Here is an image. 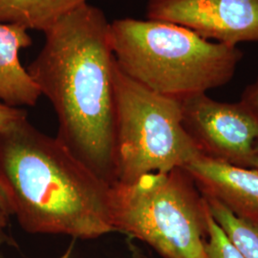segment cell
<instances>
[{
    "label": "cell",
    "instance_id": "6da1fadb",
    "mask_svg": "<svg viewBox=\"0 0 258 258\" xmlns=\"http://www.w3.org/2000/svg\"><path fill=\"white\" fill-rule=\"evenodd\" d=\"M110 22L86 3L57 21L27 71L54 106L58 139L107 183H116L115 58Z\"/></svg>",
    "mask_w": 258,
    "mask_h": 258
},
{
    "label": "cell",
    "instance_id": "7a4b0ae2",
    "mask_svg": "<svg viewBox=\"0 0 258 258\" xmlns=\"http://www.w3.org/2000/svg\"><path fill=\"white\" fill-rule=\"evenodd\" d=\"M0 184L27 232L93 239L114 231L112 184L27 117L0 130Z\"/></svg>",
    "mask_w": 258,
    "mask_h": 258
},
{
    "label": "cell",
    "instance_id": "3957f363",
    "mask_svg": "<svg viewBox=\"0 0 258 258\" xmlns=\"http://www.w3.org/2000/svg\"><path fill=\"white\" fill-rule=\"evenodd\" d=\"M110 45L122 73L152 91L183 99L230 83L243 53L161 20L116 19Z\"/></svg>",
    "mask_w": 258,
    "mask_h": 258
},
{
    "label": "cell",
    "instance_id": "277c9868",
    "mask_svg": "<svg viewBox=\"0 0 258 258\" xmlns=\"http://www.w3.org/2000/svg\"><path fill=\"white\" fill-rule=\"evenodd\" d=\"M111 213L114 231L148 243L165 258H208L209 206L184 168L113 184Z\"/></svg>",
    "mask_w": 258,
    "mask_h": 258
},
{
    "label": "cell",
    "instance_id": "5b68a950",
    "mask_svg": "<svg viewBox=\"0 0 258 258\" xmlns=\"http://www.w3.org/2000/svg\"><path fill=\"white\" fill-rule=\"evenodd\" d=\"M116 183L184 168L199 150L187 135L179 99L152 91L114 66ZM115 183V184H116Z\"/></svg>",
    "mask_w": 258,
    "mask_h": 258
},
{
    "label": "cell",
    "instance_id": "8992f818",
    "mask_svg": "<svg viewBox=\"0 0 258 258\" xmlns=\"http://www.w3.org/2000/svg\"><path fill=\"white\" fill-rule=\"evenodd\" d=\"M184 129L204 156L253 168L258 118L242 102H222L206 92L180 100Z\"/></svg>",
    "mask_w": 258,
    "mask_h": 258
},
{
    "label": "cell",
    "instance_id": "52a82bcc",
    "mask_svg": "<svg viewBox=\"0 0 258 258\" xmlns=\"http://www.w3.org/2000/svg\"><path fill=\"white\" fill-rule=\"evenodd\" d=\"M147 18L229 46L258 42V0H148Z\"/></svg>",
    "mask_w": 258,
    "mask_h": 258
},
{
    "label": "cell",
    "instance_id": "ba28073f",
    "mask_svg": "<svg viewBox=\"0 0 258 258\" xmlns=\"http://www.w3.org/2000/svg\"><path fill=\"white\" fill-rule=\"evenodd\" d=\"M205 197L223 204L236 216L258 223V170L198 153L184 167Z\"/></svg>",
    "mask_w": 258,
    "mask_h": 258
},
{
    "label": "cell",
    "instance_id": "9c48e42d",
    "mask_svg": "<svg viewBox=\"0 0 258 258\" xmlns=\"http://www.w3.org/2000/svg\"><path fill=\"white\" fill-rule=\"evenodd\" d=\"M32 43L25 28L0 22V100L12 107L35 106L41 96L19 58L20 51Z\"/></svg>",
    "mask_w": 258,
    "mask_h": 258
},
{
    "label": "cell",
    "instance_id": "30bf717a",
    "mask_svg": "<svg viewBox=\"0 0 258 258\" xmlns=\"http://www.w3.org/2000/svg\"><path fill=\"white\" fill-rule=\"evenodd\" d=\"M87 0H0V22L45 34Z\"/></svg>",
    "mask_w": 258,
    "mask_h": 258
},
{
    "label": "cell",
    "instance_id": "8fae6325",
    "mask_svg": "<svg viewBox=\"0 0 258 258\" xmlns=\"http://www.w3.org/2000/svg\"><path fill=\"white\" fill-rule=\"evenodd\" d=\"M205 198L212 218L243 258H258L257 222L236 216L219 201Z\"/></svg>",
    "mask_w": 258,
    "mask_h": 258
},
{
    "label": "cell",
    "instance_id": "7c38bea8",
    "mask_svg": "<svg viewBox=\"0 0 258 258\" xmlns=\"http://www.w3.org/2000/svg\"><path fill=\"white\" fill-rule=\"evenodd\" d=\"M205 250L208 258H243L219 225L212 218L210 210L208 214V238L205 243Z\"/></svg>",
    "mask_w": 258,
    "mask_h": 258
},
{
    "label": "cell",
    "instance_id": "4fadbf2b",
    "mask_svg": "<svg viewBox=\"0 0 258 258\" xmlns=\"http://www.w3.org/2000/svg\"><path fill=\"white\" fill-rule=\"evenodd\" d=\"M27 117V112L24 109L12 107L0 102V130L7 128L17 120Z\"/></svg>",
    "mask_w": 258,
    "mask_h": 258
},
{
    "label": "cell",
    "instance_id": "5bb4252c",
    "mask_svg": "<svg viewBox=\"0 0 258 258\" xmlns=\"http://www.w3.org/2000/svg\"><path fill=\"white\" fill-rule=\"evenodd\" d=\"M240 102L244 103L258 118V79L245 88Z\"/></svg>",
    "mask_w": 258,
    "mask_h": 258
},
{
    "label": "cell",
    "instance_id": "9a60e30c",
    "mask_svg": "<svg viewBox=\"0 0 258 258\" xmlns=\"http://www.w3.org/2000/svg\"><path fill=\"white\" fill-rule=\"evenodd\" d=\"M0 209L7 212L9 215H12V208H11L9 198L1 184H0Z\"/></svg>",
    "mask_w": 258,
    "mask_h": 258
},
{
    "label": "cell",
    "instance_id": "2e32d148",
    "mask_svg": "<svg viewBox=\"0 0 258 258\" xmlns=\"http://www.w3.org/2000/svg\"><path fill=\"white\" fill-rule=\"evenodd\" d=\"M9 216L10 215L7 212H4L2 209H0V231H3V229L7 226Z\"/></svg>",
    "mask_w": 258,
    "mask_h": 258
},
{
    "label": "cell",
    "instance_id": "e0dca14e",
    "mask_svg": "<svg viewBox=\"0 0 258 258\" xmlns=\"http://www.w3.org/2000/svg\"><path fill=\"white\" fill-rule=\"evenodd\" d=\"M254 152H255V154L258 157V140L256 141V143L254 144Z\"/></svg>",
    "mask_w": 258,
    "mask_h": 258
},
{
    "label": "cell",
    "instance_id": "ac0fdd59",
    "mask_svg": "<svg viewBox=\"0 0 258 258\" xmlns=\"http://www.w3.org/2000/svg\"><path fill=\"white\" fill-rule=\"evenodd\" d=\"M253 168H255V169H257L258 170V157L257 159H256V161H255V163H254V166H253Z\"/></svg>",
    "mask_w": 258,
    "mask_h": 258
}]
</instances>
